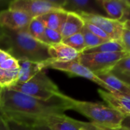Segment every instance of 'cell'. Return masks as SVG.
I'll list each match as a JSON object with an SVG mask.
<instances>
[{"label": "cell", "mask_w": 130, "mask_h": 130, "mask_svg": "<svg viewBox=\"0 0 130 130\" xmlns=\"http://www.w3.org/2000/svg\"><path fill=\"white\" fill-rule=\"evenodd\" d=\"M47 69H52L54 70L61 71L67 73L70 76H78L90 80L100 86L103 90L110 93H115L109 86H107L101 79H100L93 72L89 69L83 66L79 61H70V62H56L49 59L46 62Z\"/></svg>", "instance_id": "52a82bcc"}, {"label": "cell", "mask_w": 130, "mask_h": 130, "mask_svg": "<svg viewBox=\"0 0 130 130\" xmlns=\"http://www.w3.org/2000/svg\"><path fill=\"white\" fill-rule=\"evenodd\" d=\"M71 110L91 120L90 123L111 129L121 127L124 116L109 106L100 103L75 100L70 97Z\"/></svg>", "instance_id": "3957f363"}, {"label": "cell", "mask_w": 130, "mask_h": 130, "mask_svg": "<svg viewBox=\"0 0 130 130\" xmlns=\"http://www.w3.org/2000/svg\"><path fill=\"white\" fill-rule=\"evenodd\" d=\"M2 91L3 88L2 87H0V104H1V101H2Z\"/></svg>", "instance_id": "74e56055"}, {"label": "cell", "mask_w": 130, "mask_h": 130, "mask_svg": "<svg viewBox=\"0 0 130 130\" xmlns=\"http://www.w3.org/2000/svg\"><path fill=\"white\" fill-rule=\"evenodd\" d=\"M121 127L126 130H130V116L124 117V119L121 124Z\"/></svg>", "instance_id": "e575fe53"}, {"label": "cell", "mask_w": 130, "mask_h": 130, "mask_svg": "<svg viewBox=\"0 0 130 130\" xmlns=\"http://www.w3.org/2000/svg\"><path fill=\"white\" fill-rule=\"evenodd\" d=\"M63 2L56 0H12L8 2V8L23 11L34 18L50 11L62 8Z\"/></svg>", "instance_id": "8992f818"}, {"label": "cell", "mask_w": 130, "mask_h": 130, "mask_svg": "<svg viewBox=\"0 0 130 130\" xmlns=\"http://www.w3.org/2000/svg\"><path fill=\"white\" fill-rule=\"evenodd\" d=\"M84 125H85V124H84ZM80 130H87V129H85L84 127H83V128H81Z\"/></svg>", "instance_id": "f35d334b"}, {"label": "cell", "mask_w": 130, "mask_h": 130, "mask_svg": "<svg viewBox=\"0 0 130 130\" xmlns=\"http://www.w3.org/2000/svg\"><path fill=\"white\" fill-rule=\"evenodd\" d=\"M124 49L120 43L117 40H109L103 44H100L96 47L86 50L84 53H117L123 52Z\"/></svg>", "instance_id": "d6986e66"}, {"label": "cell", "mask_w": 130, "mask_h": 130, "mask_svg": "<svg viewBox=\"0 0 130 130\" xmlns=\"http://www.w3.org/2000/svg\"><path fill=\"white\" fill-rule=\"evenodd\" d=\"M3 3H4V2L0 1V8H1V7H2V5ZM5 41V30H4V29L2 27H0V49H2V50L4 49Z\"/></svg>", "instance_id": "1f68e13d"}, {"label": "cell", "mask_w": 130, "mask_h": 130, "mask_svg": "<svg viewBox=\"0 0 130 130\" xmlns=\"http://www.w3.org/2000/svg\"><path fill=\"white\" fill-rule=\"evenodd\" d=\"M32 18L26 13L4 8L0 11V27L9 30H19L28 27Z\"/></svg>", "instance_id": "9c48e42d"}, {"label": "cell", "mask_w": 130, "mask_h": 130, "mask_svg": "<svg viewBox=\"0 0 130 130\" xmlns=\"http://www.w3.org/2000/svg\"><path fill=\"white\" fill-rule=\"evenodd\" d=\"M67 16V11H64L62 8H60L50 11L49 12L38 18L44 24L46 28L61 32Z\"/></svg>", "instance_id": "9a60e30c"}, {"label": "cell", "mask_w": 130, "mask_h": 130, "mask_svg": "<svg viewBox=\"0 0 130 130\" xmlns=\"http://www.w3.org/2000/svg\"><path fill=\"white\" fill-rule=\"evenodd\" d=\"M84 26L91 32L93 33V34H95L96 36L102 38V39H104V40H111V39L110 38V37L104 32L100 28H99L98 27H97L96 25L94 24H92L90 23H87L85 22V24Z\"/></svg>", "instance_id": "484cf974"}, {"label": "cell", "mask_w": 130, "mask_h": 130, "mask_svg": "<svg viewBox=\"0 0 130 130\" xmlns=\"http://www.w3.org/2000/svg\"><path fill=\"white\" fill-rule=\"evenodd\" d=\"M0 130H11L6 119L0 113Z\"/></svg>", "instance_id": "836d02e7"}, {"label": "cell", "mask_w": 130, "mask_h": 130, "mask_svg": "<svg viewBox=\"0 0 130 130\" xmlns=\"http://www.w3.org/2000/svg\"><path fill=\"white\" fill-rule=\"evenodd\" d=\"M69 110L70 97L63 93L44 101L7 88L2 91L0 113L6 119L33 126L49 117L64 114Z\"/></svg>", "instance_id": "6da1fadb"}, {"label": "cell", "mask_w": 130, "mask_h": 130, "mask_svg": "<svg viewBox=\"0 0 130 130\" xmlns=\"http://www.w3.org/2000/svg\"><path fill=\"white\" fill-rule=\"evenodd\" d=\"M33 127L34 130H51L50 128H48L47 126L45 125H42V124H38V125H33L31 126Z\"/></svg>", "instance_id": "d590c367"}, {"label": "cell", "mask_w": 130, "mask_h": 130, "mask_svg": "<svg viewBox=\"0 0 130 130\" xmlns=\"http://www.w3.org/2000/svg\"><path fill=\"white\" fill-rule=\"evenodd\" d=\"M11 57V56L7 51L0 49V66Z\"/></svg>", "instance_id": "d6a6232c"}, {"label": "cell", "mask_w": 130, "mask_h": 130, "mask_svg": "<svg viewBox=\"0 0 130 130\" xmlns=\"http://www.w3.org/2000/svg\"><path fill=\"white\" fill-rule=\"evenodd\" d=\"M126 52L117 53H83L79 57V62L89 69L95 75L110 72L116 64L128 56Z\"/></svg>", "instance_id": "5b68a950"}, {"label": "cell", "mask_w": 130, "mask_h": 130, "mask_svg": "<svg viewBox=\"0 0 130 130\" xmlns=\"http://www.w3.org/2000/svg\"><path fill=\"white\" fill-rule=\"evenodd\" d=\"M47 126L51 130H80L84 127L85 122L68 117L65 114L55 115L42 120L38 123Z\"/></svg>", "instance_id": "8fae6325"}, {"label": "cell", "mask_w": 130, "mask_h": 130, "mask_svg": "<svg viewBox=\"0 0 130 130\" xmlns=\"http://www.w3.org/2000/svg\"><path fill=\"white\" fill-rule=\"evenodd\" d=\"M123 25H124V28L130 30V22L129 21H126L125 23H123Z\"/></svg>", "instance_id": "8d00e7d4"}, {"label": "cell", "mask_w": 130, "mask_h": 130, "mask_svg": "<svg viewBox=\"0 0 130 130\" xmlns=\"http://www.w3.org/2000/svg\"><path fill=\"white\" fill-rule=\"evenodd\" d=\"M63 37L61 32L52 29L46 28L44 35L41 40V42L47 46H51L62 42Z\"/></svg>", "instance_id": "cb8c5ba5"}, {"label": "cell", "mask_w": 130, "mask_h": 130, "mask_svg": "<svg viewBox=\"0 0 130 130\" xmlns=\"http://www.w3.org/2000/svg\"><path fill=\"white\" fill-rule=\"evenodd\" d=\"M48 54L52 61L70 62L78 61L81 53L66 45L63 42L48 46Z\"/></svg>", "instance_id": "4fadbf2b"}, {"label": "cell", "mask_w": 130, "mask_h": 130, "mask_svg": "<svg viewBox=\"0 0 130 130\" xmlns=\"http://www.w3.org/2000/svg\"><path fill=\"white\" fill-rule=\"evenodd\" d=\"M6 120L11 130H34L33 127L31 125H28L27 123L18 122L10 119H6Z\"/></svg>", "instance_id": "4316f807"}, {"label": "cell", "mask_w": 130, "mask_h": 130, "mask_svg": "<svg viewBox=\"0 0 130 130\" xmlns=\"http://www.w3.org/2000/svg\"><path fill=\"white\" fill-rule=\"evenodd\" d=\"M98 2L107 14L108 18L116 21L121 19L126 0H98Z\"/></svg>", "instance_id": "ac0fdd59"}, {"label": "cell", "mask_w": 130, "mask_h": 130, "mask_svg": "<svg viewBox=\"0 0 130 130\" xmlns=\"http://www.w3.org/2000/svg\"><path fill=\"white\" fill-rule=\"evenodd\" d=\"M98 93L110 107L124 117L130 116V96L121 93H110L103 89H99Z\"/></svg>", "instance_id": "30bf717a"}, {"label": "cell", "mask_w": 130, "mask_h": 130, "mask_svg": "<svg viewBox=\"0 0 130 130\" xmlns=\"http://www.w3.org/2000/svg\"><path fill=\"white\" fill-rule=\"evenodd\" d=\"M112 73H113L117 78H119L120 80H122L123 82H125L129 87H130V75L126 73H122V72H113L111 71Z\"/></svg>", "instance_id": "4dcf8cb0"}, {"label": "cell", "mask_w": 130, "mask_h": 130, "mask_svg": "<svg viewBox=\"0 0 130 130\" xmlns=\"http://www.w3.org/2000/svg\"><path fill=\"white\" fill-rule=\"evenodd\" d=\"M80 32L83 34V37L84 39V42H85V45H86V50L96 47L100 44H103V43L109 41L107 40H104V39H102V38L96 36L95 34L91 33L85 26L83 27V29L81 30Z\"/></svg>", "instance_id": "603a6c76"}, {"label": "cell", "mask_w": 130, "mask_h": 130, "mask_svg": "<svg viewBox=\"0 0 130 130\" xmlns=\"http://www.w3.org/2000/svg\"><path fill=\"white\" fill-rule=\"evenodd\" d=\"M25 94L26 95L48 101L54 97L58 96L62 92L57 85L47 75L45 71H41L27 82L16 83L10 88Z\"/></svg>", "instance_id": "277c9868"}, {"label": "cell", "mask_w": 130, "mask_h": 130, "mask_svg": "<svg viewBox=\"0 0 130 130\" xmlns=\"http://www.w3.org/2000/svg\"><path fill=\"white\" fill-rule=\"evenodd\" d=\"M120 43L124 49V51L130 54V30L124 28L122 33Z\"/></svg>", "instance_id": "83f0119b"}, {"label": "cell", "mask_w": 130, "mask_h": 130, "mask_svg": "<svg viewBox=\"0 0 130 130\" xmlns=\"http://www.w3.org/2000/svg\"><path fill=\"white\" fill-rule=\"evenodd\" d=\"M126 74H127V73H126ZM128 75H130V74H128Z\"/></svg>", "instance_id": "ab89813d"}, {"label": "cell", "mask_w": 130, "mask_h": 130, "mask_svg": "<svg viewBox=\"0 0 130 130\" xmlns=\"http://www.w3.org/2000/svg\"><path fill=\"white\" fill-rule=\"evenodd\" d=\"M84 128L87 130H126L122 127L117 128V129H111V128H107L103 126H100L96 124H93L92 123H86L84 125Z\"/></svg>", "instance_id": "f1b7e54d"}, {"label": "cell", "mask_w": 130, "mask_h": 130, "mask_svg": "<svg viewBox=\"0 0 130 130\" xmlns=\"http://www.w3.org/2000/svg\"><path fill=\"white\" fill-rule=\"evenodd\" d=\"M4 30L5 41L3 50L15 59L38 62L51 59L48 54V46L32 37L28 34L27 27L19 30L7 29Z\"/></svg>", "instance_id": "7a4b0ae2"}, {"label": "cell", "mask_w": 130, "mask_h": 130, "mask_svg": "<svg viewBox=\"0 0 130 130\" xmlns=\"http://www.w3.org/2000/svg\"><path fill=\"white\" fill-rule=\"evenodd\" d=\"M120 21L123 24L125 23L126 21L130 22V1L126 0V4L123 8V14Z\"/></svg>", "instance_id": "f546056e"}, {"label": "cell", "mask_w": 130, "mask_h": 130, "mask_svg": "<svg viewBox=\"0 0 130 130\" xmlns=\"http://www.w3.org/2000/svg\"><path fill=\"white\" fill-rule=\"evenodd\" d=\"M62 42L64 43H65L66 45L69 46L70 47L74 49L80 53H84V51L86 50L84 39V37H83V34H81V32H79L77 34L71 35L67 38L63 39Z\"/></svg>", "instance_id": "7402d4cb"}, {"label": "cell", "mask_w": 130, "mask_h": 130, "mask_svg": "<svg viewBox=\"0 0 130 130\" xmlns=\"http://www.w3.org/2000/svg\"><path fill=\"white\" fill-rule=\"evenodd\" d=\"M96 75L107 86H109L115 93H121L130 96V87L119 78H117L113 73L111 72V71L99 73Z\"/></svg>", "instance_id": "e0dca14e"}, {"label": "cell", "mask_w": 130, "mask_h": 130, "mask_svg": "<svg viewBox=\"0 0 130 130\" xmlns=\"http://www.w3.org/2000/svg\"><path fill=\"white\" fill-rule=\"evenodd\" d=\"M79 15L82 18L84 22L90 23L100 28L112 40L120 41L124 25L120 21L96 14H81Z\"/></svg>", "instance_id": "ba28073f"}, {"label": "cell", "mask_w": 130, "mask_h": 130, "mask_svg": "<svg viewBox=\"0 0 130 130\" xmlns=\"http://www.w3.org/2000/svg\"><path fill=\"white\" fill-rule=\"evenodd\" d=\"M84 21L78 14L74 12H67V18L61 30L63 39L67 38L71 35L80 32L84 27Z\"/></svg>", "instance_id": "2e32d148"}, {"label": "cell", "mask_w": 130, "mask_h": 130, "mask_svg": "<svg viewBox=\"0 0 130 130\" xmlns=\"http://www.w3.org/2000/svg\"><path fill=\"white\" fill-rule=\"evenodd\" d=\"M18 77L17 83L28 82L40 72L46 68V62H38L29 60H18Z\"/></svg>", "instance_id": "5bb4252c"}, {"label": "cell", "mask_w": 130, "mask_h": 130, "mask_svg": "<svg viewBox=\"0 0 130 130\" xmlns=\"http://www.w3.org/2000/svg\"><path fill=\"white\" fill-rule=\"evenodd\" d=\"M45 29H46L45 26L38 18H32L27 27V30L28 34L32 37L39 40L40 42L44 35Z\"/></svg>", "instance_id": "44dd1931"}, {"label": "cell", "mask_w": 130, "mask_h": 130, "mask_svg": "<svg viewBox=\"0 0 130 130\" xmlns=\"http://www.w3.org/2000/svg\"><path fill=\"white\" fill-rule=\"evenodd\" d=\"M18 69L10 70L0 68V87L10 88L18 82Z\"/></svg>", "instance_id": "ffe728a7"}, {"label": "cell", "mask_w": 130, "mask_h": 130, "mask_svg": "<svg viewBox=\"0 0 130 130\" xmlns=\"http://www.w3.org/2000/svg\"><path fill=\"white\" fill-rule=\"evenodd\" d=\"M100 8H102L98 0H64L62 9L67 12L81 14H100Z\"/></svg>", "instance_id": "7c38bea8"}, {"label": "cell", "mask_w": 130, "mask_h": 130, "mask_svg": "<svg viewBox=\"0 0 130 130\" xmlns=\"http://www.w3.org/2000/svg\"><path fill=\"white\" fill-rule=\"evenodd\" d=\"M111 71L130 74V54L120 59Z\"/></svg>", "instance_id": "d4e9b609"}]
</instances>
